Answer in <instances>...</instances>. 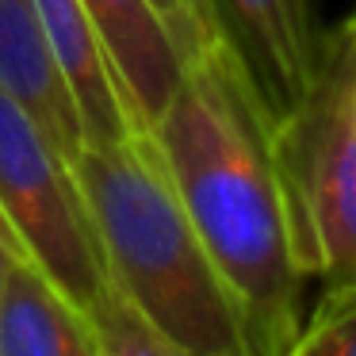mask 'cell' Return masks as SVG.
<instances>
[{"instance_id": "12", "label": "cell", "mask_w": 356, "mask_h": 356, "mask_svg": "<svg viewBox=\"0 0 356 356\" xmlns=\"http://www.w3.org/2000/svg\"><path fill=\"white\" fill-rule=\"evenodd\" d=\"M154 4H157V12L169 19L172 35H177L180 47L188 50V58L215 42L207 35V27H203V16H200V8H195V0H154Z\"/></svg>"}, {"instance_id": "13", "label": "cell", "mask_w": 356, "mask_h": 356, "mask_svg": "<svg viewBox=\"0 0 356 356\" xmlns=\"http://www.w3.org/2000/svg\"><path fill=\"white\" fill-rule=\"evenodd\" d=\"M31 257H27L24 241H19V234L12 230L8 215L0 211V295H4V287H8V280L16 276L19 264H27Z\"/></svg>"}, {"instance_id": "5", "label": "cell", "mask_w": 356, "mask_h": 356, "mask_svg": "<svg viewBox=\"0 0 356 356\" xmlns=\"http://www.w3.org/2000/svg\"><path fill=\"white\" fill-rule=\"evenodd\" d=\"M215 35L253 88L268 131L295 115L310 96L322 62L314 0H207Z\"/></svg>"}, {"instance_id": "7", "label": "cell", "mask_w": 356, "mask_h": 356, "mask_svg": "<svg viewBox=\"0 0 356 356\" xmlns=\"http://www.w3.org/2000/svg\"><path fill=\"white\" fill-rule=\"evenodd\" d=\"M35 8H39L47 47L81 111L85 146H104V142H119L142 131L131 115V104L111 70V58L104 50L85 0H35Z\"/></svg>"}, {"instance_id": "2", "label": "cell", "mask_w": 356, "mask_h": 356, "mask_svg": "<svg viewBox=\"0 0 356 356\" xmlns=\"http://www.w3.org/2000/svg\"><path fill=\"white\" fill-rule=\"evenodd\" d=\"M108 276L157 330L195 356H253L245 318L211 261L149 131L73 157Z\"/></svg>"}, {"instance_id": "8", "label": "cell", "mask_w": 356, "mask_h": 356, "mask_svg": "<svg viewBox=\"0 0 356 356\" xmlns=\"http://www.w3.org/2000/svg\"><path fill=\"white\" fill-rule=\"evenodd\" d=\"M0 85L62 142L65 154H81V111L47 47L35 0H0Z\"/></svg>"}, {"instance_id": "10", "label": "cell", "mask_w": 356, "mask_h": 356, "mask_svg": "<svg viewBox=\"0 0 356 356\" xmlns=\"http://www.w3.org/2000/svg\"><path fill=\"white\" fill-rule=\"evenodd\" d=\"M92 330L96 356H195L184 345H177L165 330H157L115 284L92 310Z\"/></svg>"}, {"instance_id": "6", "label": "cell", "mask_w": 356, "mask_h": 356, "mask_svg": "<svg viewBox=\"0 0 356 356\" xmlns=\"http://www.w3.org/2000/svg\"><path fill=\"white\" fill-rule=\"evenodd\" d=\"M85 8L100 31L134 123L149 131L184 77L188 50L154 0H85Z\"/></svg>"}, {"instance_id": "14", "label": "cell", "mask_w": 356, "mask_h": 356, "mask_svg": "<svg viewBox=\"0 0 356 356\" xmlns=\"http://www.w3.org/2000/svg\"><path fill=\"white\" fill-rule=\"evenodd\" d=\"M195 8H200V16H203V27H207V35L218 42V35H215V19H211V4H207V0H195Z\"/></svg>"}, {"instance_id": "1", "label": "cell", "mask_w": 356, "mask_h": 356, "mask_svg": "<svg viewBox=\"0 0 356 356\" xmlns=\"http://www.w3.org/2000/svg\"><path fill=\"white\" fill-rule=\"evenodd\" d=\"M169 177L230 284L253 356H284L302 330V272L272 131L222 42L188 58L149 127Z\"/></svg>"}, {"instance_id": "9", "label": "cell", "mask_w": 356, "mask_h": 356, "mask_svg": "<svg viewBox=\"0 0 356 356\" xmlns=\"http://www.w3.org/2000/svg\"><path fill=\"white\" fill-rule=\"evenodd\" d=\"M0 356H96L92 318L31 261L0 295Z\"/></svg>"}, {"instance_id": "3", "label": "cell", "mask_w": 356, "mask_h": 356, "mask_svg": "<svg viewBox=\"0 0 356 356\" xmlns=\"http://www.w3.org/2000/svg\"><path fill=\"white\" fill-rule=\"evenodd\" d=\"M295 253L322 291L356 284V16L322 35L302 108L272 131Z\"/></svg>"}, {"instance_id": "4", "label": "cell", "mask_w": 356, "mask_h": 356, "mask_svg": "<svg viewBox=\"0 0 356 356\" xmlns=\"http://www.w3.org/2000/svg\"><path fill=\"white\" fill-rule=\"evenodd\" d=\"M0 211L31 264L88 318L111 291L77 165L62 142L0 85Z\"/></svg>"}, {"instance_id": "11", "label": "cell", "mask_w": 356, "mask_h": 356, "mask_svg": "<svg viewBox=\"0 0 356 356\" xmlns=\"http://www.w3.org/2000/svg\"><path fill=\"white\" fill-rule=\"evenodd\" d=\"M284 356H356V284L322 291L318 310L302 322Z\"/></svg>"}]
</instances>
